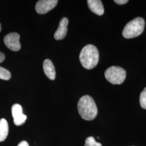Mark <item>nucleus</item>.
Instances as JSON below:
<instances>
[{
	"instance_id": "16",
	"label": "nucleus",
	"mask_w": 146,
	"mask_h": 146,
	"mask_svg": "<svg viewBox=\"0 0 146 146\" xmlns=\"http://www.w3.org/2000/svg\"><path fill=\"white\" fill-rule=\"evenodd\" d=\"M5 59V55L4 53L0 52V63L3 62Z\"/></svg>"
},
{
	"instance_id": "10",
	"label": "nucleus",
	"mask_w": 146,
	"mask_h": 146,
	"mask_svg": "<svg viewBox=\"0 0 146 146\" xmlns=\"http://www.w3.org/2000/svg\"><path fill=\"white\" fill-rule=\"evenodd\" d=\"M43 68L47 77L51 80H54L56 76V72L52 61L49 59L45 60L43 63Z\"/></svg>"
},
{
	"instance_id": "15",
	"label": "nucleus",
	"mask_w": 146,
	"mask_h": 146,
	"mask_svg": "<svg viewBox=\"0 0 146 146\" xmlns=\"http://www.w3.org/2000/svg\"><path fill=\"white\" fill-rule=\"evenodd\" d=\"M114 2L118 5H125V3H127L128 2V0H115Z\"/></svg>"
},
{
	"instance_id": "1",
	"label": "nucleus",
	"mask_w": 146,
	"mask_h": 146,
	"mask_svg": "<svg viewBox=\"0 0 146 146\" xmlns=\"http://www.w3.org/2000/svg\"><path fill=\"white\" fill-rule=\"evenodd\" d=\"M79 114L85 120H94L98 114V108L93 99L89 96L81 97L78 104Z\"/></svg>"
},
{
	"instance_id": "18",
	"label": "nucleus",
	"mask_w": 146,
	"mask_h": 146,
	"mask_svg": "<svg viewBox=\"0 0 146 146\" xmlns=\"http://www.w3.org/2000/svg\"><path fill=\"white\" fill-rule=\"evenodd\" d=\"M1 23H0V32H1Z\"/></svg>"
},
{
	"instance_id": "3",
	"label": "nucleus",
	"mask_w": 146,
	"mask_h": 146,
	"mask_svg": "<svg viewBox=\"0 0 146 146\" xmlns=\"http://www.w3.org/2000/svg\"><path fill=\"white\" fill-rule=\"evenodd\" d=\"M145 22L142 17H136L129 22L125 27L122 35L126 38H132L139 36L143 33Z\"/></svg>"
},
{
	"instance_id": "7",
	"label": "nucleus",
	"mask_w": 146,
	"mask_h": 146,
	"mask_svg": "<svg viewBox=\"0 0 146 146\" xmlns=\"http://www.w3.org/2000/svg\"><path fill=\"white\" fill-rule=\"evenodd\" d=\"M11 113L14 123L16 125H21L25 123L27 120V116L23 114L22 108L20 104H14L11 107Z\"/></svg>"
},
{
	"instance_id": "8",
	"label": "nucleus",
	"mask_w": 146,
	"mask_h": 146,
	"mask_svg": "<svg viewBox=\"0 0 146 146\" xmlns=\"http://www.w3.org/2000/svg\"><path fill=\"white\" fill-rule=\"evenodd\" d=\"M68 19L66 17H63L60 22L58 29L54 34V38L56 40H62L66 37L68 31Z\"/></svg>"
},
{
	"instance_id": "9",
	"label": "nucleus",
	"mask_w": 146,
	"mask_h": 146,
	"mask_svg": "<svg viewBox=\"0 0 146 146\" xmlns=\"http://www.w3.org/2000/svg\"><path fill=\"white\" fill-rule=\"evenodd\" d=\"M87 3L90 10L98 15H102L104 13V8L100 0H88Z\"/></svg>"
},
{
	"instance_id": "14",
	"label": "nucleus",
	"mask_w": 146,
	"mask_h": 146,
	"mask_svg": "<svg viewBox=\"0 0 146 146\" xmlns=\"http://www.w3.org/2000/svg\"><path fill=\"white\" fill-rule=\"evenodd\" d=\"M140 103L141 107L146 110V87L141 92L140 96Z\"/></svg>"
},
{
	"instance_id": "4",
	"label": "nucleus",
	"mask_w": 146,
	"mask_h": 146,
	"mask_svg": "<svg viewBox=\"0 0 146 146\" xmlns=\"http://www.w3.org/2000/svg\"><path fill=\"white\" fill-rule=\"evenodd\" d=\"M105 78L113 84H122L126 77V72L124 69L117 66H111L104 73Z\"/></svg>"
},
{
	"instance_id": "11",
	"label": "nucleus",
	"mask_w": 146,
	"mask_h": 146,
	"mask_svg": "<svg viewBox=\"0 0 146 146\" xmlns=\"http://www.w3.org/2000/svg\"><path fill=\"white\" fill-rule=\"evenodd\" d=\"M9 131V126L7 120L5 119L0 120V142L5 140Z\"/></svg>"
},
{
	"instance_id": "2",
	"label": "nucleus",
	"mask_w": 146,
	"mask_h": 146,
	"mask_svg": "<svg viewBox=\"0 0 146 146\" xmlns=\"http://www.w3.org/2000/svg\"><path fill=\"white\" fill-rule=\"evenodd\" d=\"M79 58L84 68L91 69L94 68L99 62V52L95 46L88 44L81 50Z\"/></svg>"
},
{
	"instance_id": "5",
	"label": "nucleus",
	"mask_w": 146,
	"mask_h": 146,
	"mask_svg": "<svg viewBox=\"0 0 146 146\" xmlns=\"http://www.w3.org/2000/svg\"><path fill=\"white\" fill-rule=\"evenodd\" d=\"M20 38V36L19 34L16 33H11L5 37L4 43L9 49L17 52L21 49Z\"/></svg>"
},
{
	"instance_id": "6",
	"label": "nucleus",
	"mask_w": 146,
	"mask_h": 146,
	"mask_svg": "<svg viewBox=\"0 0 146 146\" xmlns=\"http://www.w3.org/2000/svg\"><path fill=\"white\" fill-rule=\"evenodd\" d=\"M57 0H40L37 2L35 9L40 14H44L54 8L58 4Z\"/></svg>"
},
{
	"instance_id": "12",
	"label": "nucleus",
	"mask_w": 146,
	"mask_h": 146,
	"mask_svg": "<svg viewBox=\"0 0 146 146\" xmlns=\"http://www.w3.org/2000/svg\"><path fill=\"white\" fill-rule=\"evenodd\" d=\"M11 73L8 70L0 66V79L9 80L11 79Z\"/></svg>"
},
{
	"instance_id": "17",
	"label": "nucleus",
	"mask_w": 146,
	"mask_h": 146,
	"mask_svg": "<svg viewBox=\"0 0 146 146\" xmlns=\"http://www.w3.org/2000/svg\"><path fill=\"white\" fill-rule=\"evenodd\" d=\"M17 146H29L28 143L26 141H21V142H20L19 143V145Z\"/></svg>"
},
{
	"instance_id": "13",
	"label": "nucleus",
	"mask_w": 146,
	"mask_h": 146,
	"mask_svg": "<svg viewBox=\"0 0 146 146\" xmlns=\"http://www.w3.org/2000/svg\"><path fill=\"white\" fill-rule=\"evenodd\" d=\"M84 146H102V145L95 141L93 137L89 136L86 139Z\"/></svg>"
}]
</instances>
